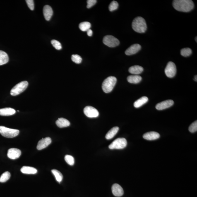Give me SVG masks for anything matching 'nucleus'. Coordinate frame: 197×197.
Wrapping results in <instances>:
<instances>
[{"label":"nucleus","mask_w":197,"mask_h":197,"mask_svg":"<svg viewBox=\"0 0 197 197\" xmlns=\"http://www.w3.org/2000/svg\"><path fill=\"white\" fill-rule=\"evenodd\" d=\"M173 6L178 11L188 12L193 9L194 4L191 0H174Z\"/></svg>","instance_id":"f257e3e1"},{"label":"nucleus","mask_w":197,"mask_h":197,"mask_svg":"<svg viewBox=\"0 0 197 197\" xmlns=\"http://www.w3.org/2000/svg\"><path fill=\"white\" fill-rule=\"evenodd\" d=\"M132 26L133 29L138 33H143L147 30V25L144 19L138 17L133 20Z\"/></svg>","instance_id":"f03ea898"},{"label":"nucleus","mask_w":197,"mask_h":197,"mask_svg":"<svg viewBox=\"0 0 197 197\" xmlns=\"http://www.w3.org/2000/svg\"><path fill=\"white\" fill-rule=\"evenodd\" d=\"M117 82V79L115 77L109 76L104 80L102 83V88L106 93L110 92L113 89Z\"/></svg>","instance_id":"7ed1b4c3"},{"label":"nucleus","mask_w":197,"mask_h":197,"mask_svg":"<svg viewBox=\"0 0 197 197\" xmlns=\"http://www.w3.org/2000/svg\"><path fill=\"white\" fill-rule=\"evenodd\" d=\"M20 131L18 130L11 129L0 126V133L3 137L8 138H13L18 136Z\"/></svg>","instance_id":"20e7f679"},{"label":"nucleus","mask_w":197,"mask_h":197,"mask_svg":"<svg viewBox=\"0 0 197 197\" xmlns=\"http://www.w3.org/2000/svg\"><path fill=\"white\" fill-rule=\"evenodd\" d=\"M28 83L26 81H24L20 82L15 86L13 87L10 91V94L11 95L15 96L19 95L26 90L28 87Z\"/></svg>","instance_id":"39448f33"},{"label":"nucleus","mask_w":197,"mask_h":197,"mask_svg":"<svg viewBox=\"0 0 197 197\" xmlns=\"http://www.w3.org/2000/svg\"><path fill=\"white\" fill-rule=\"evenodd\" d=\"M127 145V141L125 138H118L109 145V148L111 149H121L125 148Z\"/></svg>","instance_id":"423d86ee"},{"label":"nucleus","mask_w":197,"mask_h":197,"mask_svg":"<svg viewBox=\"0 0 197 197\" xmlns=\"http://www.w3.org/2000/svg\"><path fill=\"white\" fill-rule=\"evenodd\" d=\"M103 43L108 47L110 48L116 47L119 44V41L112 35L105 36L103 39Z\"/></svg>","instance_id":"0eeeda50"},{"label":"nucleus","mask_w":197,"mask_h":197,"mask_svg":"<svg viewBox=\"0 0 197 197\" xmlns=\"http://www.w3.org/2000/svg\"><path fill=\"white\" fill-rule=\"evenodd\" d=\"M176 71L177 69L175 64L172 62H169L165 69L166 76L169 78H172L175 76Z\"/></svg>","instance_id":"6e6552de"},{"label":"nucleus","mask_w":197,"mask_h":197,"mask_svg":"<svg viewBox=\"0 0 197 197\" xmlns=\"http://www.w3.org/2000/svg\"><path fill=\"white\" fill-rule=\"evenodd\" d=\"M84 112L87 117L90 118L98 117L99 112L97 109L91 106H87L84 109Z\"/></svg>","instance_id":"1a4fd4ad"},{"label":"nucleus","mask_w":197,"mask_h":197,"mask_svg":"<svg viewBox=\"0 0 197 197\" xmlns=\"http://www.w3.org/2000/svg\"><path fill=\"white\" fill-rule=\"evenodd\" d=\"M21 154V152L17 148H11L8 151V156L12 160H15L18 158Z\"/></svg>","instance_id":"9d476101"},{"label":"nucleus","mask_w":197,"mask_h":197,"mask_svg":"<svg viewBox=\"0 0 197 197\" xmlns=\"http://www.w3.org/2000/svg\"><path fill=\"white\" fill-rule=\"evenodd\" d=\"M51 143H52V140L49 137L42 138V139L39 140L38 143L37 149L38 150L43 149L47 148Z\"/></svg>","instance_id":"9b49d317"},{"label":"nucleus","mask_w":197,"mask_h":197,"mask_svg":"<svg viewBox=\"0 0 197 197\" xmlns=\"http://www.w3.org/2000/svg\"><path fill=\"white\" fill-rule=\"evenodd\" d=\"M174 104V101L172 100H168L163 101L157 104L155 106V108L158 110H163L173 106Z\"/></svg>","instance_id":"f8f14e48"},{"label":"nucleus","mask_w":197,"mask_h":197,"mask_svg":"<svg viewBox=\"0 0 197 197\" xmlns=\"http://www.w3.org/2000/svg\"><path fill=\"white\" fill-rule=\"evenodd\" d=\"M141 48V46L139 44H133L126 50L125 53L127 55L131 56L136 54L140 50Z\"/></svg>","instance_id":"ddd939ff"},{"label":"nucleus","mask_w":197,"mask_h":197,"mask_svg":"<svg viewBox=\"0 0 197 197\" xmlns=\"http://www.w3.org/2000/svg\"><path fill=\"white\" fill-rule=\"evenodd\" d=\"M112 191L113 194L117 197L122 196L124 193V191L121 186L118 184H115L112 186Z\"/></svg>","instance_id":"4468645a"},{"label":"nucleus","mask_w":197,"mask_h":197,"mask_svg":"<svg viewBox=\"0 0 197 197\" xmlns=\"http://www.w3.org/2000/svg\"><path fill=\"white\" fill-rule=\"evenodd\" d=\"M143 138L148 140H152L158 139L160 137L159 133L155 131H150L146 133L143 136Z\"/></svg>","instance_id":"2eb2a0df"},{"label":"nucleus","mask_w":197,"mask_h":197,"mask_svg":"<svg viewBox=\"0 0 197 197\" xmlns=\"http://www.w3.org/2000/svg\"><path fill=\"white\" fill-rule=\"evenodd\" d=\"M43 14L45 19L49 21L50 20L53 14L52 8L49 5H45L43 8Z\"/></svg>","instance_id":"dca6fc26"},{"label":"nucleus","mask_w":197,"mask_h":197,"mask_svg":"<svg viewBox=\"0 0 197 197\" xmlns=\"http://www.w3.org/2000/svg\"><path fill=\"white\" fill-rule=\"evenodd\" d=\"M16 112L14 109L11 108H5L0 109V115L8 116L13 115Z\"/></svg>","instance_id":"f3484780"},{"label":"nucleus","mask_w":197,"mask_h":197,"mask_svg":"<svg viewBox=\"0 0 197 197\" xmlns=\"http://www.w3.org/2000/svg\"><path fill=\"white\" fill-rule=\"evenodd\" d=\"M56 124L60 128L67 127L70 126V123L67 119L64 118H60L56 121Z\"/></svg>","instance_id":"a211bd4d"},{"label":"nucleus","mask_w":197,"mask_h":197,"mask_svg":"<svg viewBox=\"0 0 197 197\" xmlns=\"http://www.w3.org/2000/svg\"><path fill=\"white\" fill-rule=\"evenodd\" d=\"M143 67L139 66H134L131 67L128 69V71L131 74L137 75L143 72Z\"/></svg>","instance_id":"6ab92c4d"},{"label":"nucleus","mask_w":197,"mask_h":197,"mask_svg":"<svg viewBox=\"0 0 197 197\" xmlns=\"http://www.w3.org/2000/svg\"><path fill=\"white\" fill-rule=\"evenodd\" d=\"M20 171L23 174H35L37 172V170L35 168L28 166H23Z\"/></svg>","instance_id":"aec40b11"},{"label":"nucleus","mask_w":197,"mask_h":197,"mask_svg":"<svg viewBox=\"0 0 197 197\" xmlns=\"http://www.w3.org/2000/svg\"><path fill=\"white\" fill-rule=\"evenodd\" d=\"M142 79V77L138 75H131L127 78L128 81L130 83L133 84L139 83Z\"/></svg>","instance_id":"412c9836"},{"label":"nucleus","mask_w":197,"mask_h":197,"mask_svg":"<svg viewBox=\"0 0 197 197\" xmlns=\"http://www.w3.org/2000/svg\"><path fill=\"white\" fill-rule=\"evenodd\" d=\"M9 61L8 54L4 51H0V66L6 64Z\"/></svg>","instance_id":"4be33fe9"},{"label":"nucleus","mask_w":197,"mask_h":197,"mask_svg":"<svg viewBox=\"0 0 197 197\" xmlns=\"http://www.w3.org/2000/svg\"><path fill=\"white\" fill-rule=\"evenodd\" d=\"M119 130L118 127L113 128L108 132L106 136V138L107 140H110L115 136Z\"/></svg>","instance_id":"5701e85b"},{"label":"nucleus","mask_w":197,"mask_h":197,"mask_svg":"<svg viewBox=\"0 0 197 197\" xmlns=\"http://www.w3.org/2000/svg\"><path fill=\"white\" fill-rule=\"evenodd\" d=\"M148 97H142L134 103V106L136 108H139L146 103L148 102Z\"/></svg>","instance_id":"b1692460"},{"label":"nucleus","mask_w":197,"mask_h":197,"mask_svg":"<svg viewBox=\"0 0 197 197\" xmlns=\"http://www.w3.org/2000/svg\"><path fill=\"white\" fill-rule=\"evenodd\" d=\"M91 27V24L88 22H81L79 25V27L82 31H87Z\"/></svg>","instance_id":"393cba45"},{"label":"nucleus","mask_w":197,"mask_h":197,"mask_svg":"<svg viewBox=\"0 0 197 197\" xmlns=\"http://www.w3.org/2000/svg\"><path fill=\"white\" fill-rule=\"evenodd\" d=\"M52 172L55 177L56 180L59 183H60L63 179V176L61 173L56 169H53Z\"/></svg>","instance_id":"a878e982"},{"label":"nucleus","mask_w":197,"mask_h":197,"mask_svg":"<svg viewBox=\"0 0 197 197\" xmlns=\"http://www.w3.org/2000/svg\"><path fill=\"white\" fill-rule=\"evenodd\" d=\"M10 176H11V174L9 172L7 171V172H4L2 174L0 177V182H6L9 179Z\"/></svg>","instance_id":"bb28decb"},{"label":"nucleus","mask_w":197,"mask_h":197,"mask_svg":"<svg viewBox=\"0 0 197 197\" xmlns=\"http://www.w3.org/2000/svg\"><path fill=\"white\" fill-rule=\"evenodd\" d=\"M192 53V51L189 48H185L182 49L181 51V54L184 57H188L191 55Z\"/></svg>","instance_id":"cd10ccee"},{"label":"nucleus","mask_w":197,"mask_h":197,"mask_svg":"<svg viewBox=\"0 0 197 197\" xmlns=\"http://www.w3.org/2000/svg\"><path fill=\"white\" fill-rule=\"evenodd\" d=\"M65 160L70 165L72 166L75 163V160L74 158L72 156L66 155L65 156Z\"/></svg>","instance_id":"c85d7f7f"},{"label":"nucleus","mask_w":197,"mask_h":197,"mask_svg":"<svg viewBox=\"0 0 197 197\" xmlns=\"http://www.w3.org/2000/svg\"><path fill=\"white\" fill-rule=\"evenodd\" d=\"M72 60L76 64H80L81 63L82 59L81 57L78 54H73L71 57Z\"/></svg>","instance_id":"c756f323"},{"label":"nucleus","mask_w":197,"mask_h":197,"mask_svg":"<svg viewBox=\"0 0 197 197\" xmlns=\"http://www.w3.org/2000/svg\"><path fill=\"white\" fill-rule=\"evenodd\" d=\"M119 6L118 3L115 1H113L110 3L109 6V11H112L117 10Z\"/></svg>","instance_id":"7c9ffc66"},{"label":"nucleus","mask_w":197,"mask_h":197,"mask_svg":"<svg viewBox=\"0 0 197 197\" xmlns=\"http://www.w3.org/2000/svg\"><path fill=\"white\" fill-rule=\"evenodd\" d=\"M51 43L53 47L56 49L58 50H60L62 49L61 45L59 41L55 40V39H53V40L51 41Z\"/></svg>","instance_id":"2f4dec72"},{"label":"nucleus","mask_w":197,"mask_h":197,"mask_svg":"<svg viewBox=\"0 0 197 197\" xmlns=\"http://www.w3.org/2000/svg\"><path fill=\"white\" fill-rule=\"evenodd\" d=\"M189 131L192 133L195 132L197 131V121H195L192 123L189 128Z\"/></svg>","instance_id":"473e14b6"},{"label":"nucleus","mask_w":197,"mask_h":197,"mask_svg":"<svg viewBox=\"0 0 197 197\" xmlns=\"http://www.w3.org/2000/svg\"><path fill=\"white\" fill-rule=\"evenodd\" d=\"M26 1L29 8L31 10H33L35 6L33 0H26Z\"/></svg>","instance_id":"72a5a7b5"},{"label":"nucleus","mask_w":197,"mask_h":197,"mask_svg":"<svg viewBox=\"0 0 197 197\" xmlns=\"http://www.w3.org/2000/svg\"><path fill=\"white\" fill-rule=\"evenodd\" d=\"M97 2L96 0H88L87 1V8H91L94 5H95Z\"/></svg>","instance_id":"f704fd0d"},{"label":"nucleus","mask_w":197,"mask_h":197,"mask_svg":"<svg viewBox=\"0 0 197 197\" xmlns=\"http://www.w3.org/2000/svg\"><path fill=\"white\" fill-rule=\"evenodd\" d=\"M87 34L89 36L91 37L92 35V34H93V32L90 29L88 30L87 31Z\"/></svg>","instance_id":"c9c22d12"},{"label":"nucleus","mask_w":197,"mask_h":197,"mask_svg":"<svg viewBox=\"0 0 197 197\" xmlns=\"http://www.w3.org/2000/svg\"><path fill=\"white\" fill-rule=\"evenodd\" d=\"M194 80L195 81L197 82V75H196V76H195L194 77Z\"/></svg>","instance_id":"e433bc0d"},{"label":"nucleus","mask_w":197,"mask_h":197,"mask_svg":"<svg viewBox=\"0 0 197 197\" xmlns=\"http://www.w3.org/2000/svg\"><path fill=\"white\" fill-rule=\"evenodd\" d=\"M197 37H196V38H195V41H196V42H197Z\"/></svg>","instance_id":"4c0bfd02"}]
</instances>
